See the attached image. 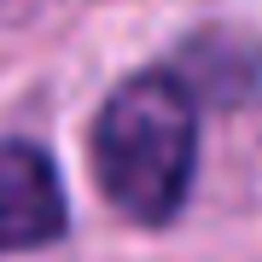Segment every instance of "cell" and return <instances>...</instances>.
I'll use <instances>...</instances> for the list:
<instances>
[{
  "mask_svg": "<svg viewBox=\"0 0 262 262\" xmlns=\"http://www.w3.org/2000/svg\"><path fill=\"white\" fill-rule=\"evenodd\" d=\"M192 158L198 117L175 76H134L105 99L94 122V175L128 222H169L192 187Z\"/></svg>",
  "mask_w": 262,
  "mask_h": 262,
  "instance_id": "6da1fadb",
  "label": "cell"
},
{
  "mask_svg": "<svg viewBox=\"0 0 262 262\" xmlns=\"http://www.w3.org/2000/svg\"><path fill=\"white\" fill-rule=\"evenodd\" d=\"M64 233V187L41 146L0 140V256Z\"/></svg>",
  "mask_w": 262,
  "mask_h": 262,
  "instance_id": "7a4b0ae2",
  "label": "cell"
}]
</instances>
